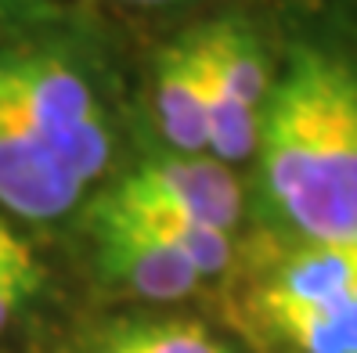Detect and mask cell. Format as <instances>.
<instances>
[{"label":"cell","mask_w":357,"mask_h":353,"mask_svg":"<svg viewBox=\"0 0 357 353\" xmlns=\"http://www.w3.org/2000/svg\"><path fill=\"white\" fill-rule=\"evenodd\" d=\"M0 101L91 184L109 166V123L101 101L69 61L40 51H0Z\"/></svg>","instance_id":"3"},{"label":"cell","mask_w":357,"mask_h":353,"mask_svg":"<svg viewBox=\"0 0 357 353\" xmlns=\"http://www.w3.org/2000/svg\"><path fill=\"white\" fill-rule=\"evenodd\" d=\"M83 184L4 101H0V205L22 220H54L69 213Z\"/></svg>","instance_id":"6"},{"label":"cell","mask_w":357,"mask_h":353,"mask_svg":"<svg viewBox=\"0 0 357 353\" xmlns=\"http://www.w3.org/2000/svg\"><path fill=\"white\" fill-rule=\"evenodd\" d=\"M94 353H231V350L199 321H152L116 331Z\"/></svg>","instance_id":"10"},{"label":"cell","mask_w":357,"mask_h":353,"mask_svg":"<svg viewBox=\"0 0 357 353\" xmlns=\"http://www.w3.org/2000/svg\"><path fill=\"white\" fill-rule=\"evenodd\" d=\"M94 235H98V256L101 271L116 285L130 288L141 299H184L202 285V274L184 256H177L170 245H162L137 227L116 220L112 213H94Z\"/></svg>","instance_id":"7"},{"label":"cell","mask_w":357,"mask_h":353,"mask_svg":"<svg viewBox=\"0 0 357 353\" xmlns=\"http://www.w3.org/2000/svg\"><path fill=\"white\" fill-rule=\"evenodd\" d=\"M257 314L289 353H357V238L307 242L278 263Z\"/></svg>","instance_id":"2"},{"label":"cell","mask_w":357,"mask_h":353,"mask_svg":"<svg viewBox=\"0 0 357 353\" xmlns=\"http://www.w3.org/2000/svg\"><path fill=\"white\" fill-rule=\"evenodd\" d=\"M105 202L127 205V210H166L231 231L242 217V184L235 180L231 166L213 155L174 152L137 166Z\"/></svg>","instance_id":"5"},{"label":"cell","mask_w":357,"mask_h":353,"mask_svg":"<svg viewBox=\"0 0 357 353\" xmlns=\"http://www.w3.org/2000/svg\"><path fill=\"white\" fill-rule=\"evenodd\" d=\"M40 288H44V263L33 245L0 217V331L33 303Z\"/></svg>","instance_id":"11"},{"label":"cell","mask_w":357,"mask_h":353,"mask_svg":"<svg viewBox=\"0 0 357 353\" xmlns=\"http://www.w3.org/2000/svg\"><path fill=\"white\" fill-rule=\"evenodd\" d=\"M260 166L282 217L307 242L357 238V76L296 51L260 123Z\"/></svg>","instance_id":"1"},{"label":"cell","mask_w":357,"mask_h":353,"mask_svg":"<svg viewBox=\"0 0 357 353\" xmlns=\"http://www.w3.org/2000/svg\"><path fill=\"white\" fill-rule=\"evenodd\" d=\"M155 105L159 127L174 152L199 155L209 152V123H206V94L199 76L195 40L184 36L159 54L155 69Z\"/></svg>","instance_id":"8"},{"label":"cell","mask_w":357,"mask_h":353,"mask_svg":"<svg viewBox=\"0 0 357 353\" xmlns=\"http://www.w3.org/2000/svg\"><path fill=\"white\" fill-rule=\"evenodd\" d=\"M98 210L137 227L141 235L170 245L177 256H184L202 274V281L220 274L231 263V231H220V227H209V223H199L181 213H166V210H127V205H116V202H101Z\"/></svg>","instance_id":"9"},{"label":"cell","mask_w":357,"mask_h":353,"mask_svg":"<svg viewBox=\"0 0 357 353\" xmlns=\"http://www.w3.org/2000/svg\"><path fill=\"white\" fill-rule=\"evenodd\" d=\"M192 40H195L202 94H206L209 155L227 166L242 162L257 152L260 123L271 94L260 44L235 18L195 29Z\"/></svg>","instance_id":"4"},{"label":"cell","mask_w":357,"mask_h":353,"mask_svg":"<svg viewBox=\"0 0 357 353\" xmlns=\"http://www.w3.org/2000/svg\"><path fill=\"white\" fill-rule=\"evenodd\" d=\"M127 4H141V8H155V4H174V0H127Z\"/></svg>","instance_id":"12"}]
</instances>
